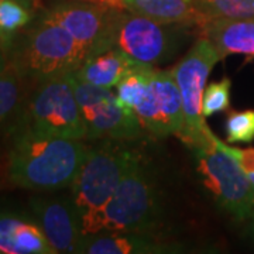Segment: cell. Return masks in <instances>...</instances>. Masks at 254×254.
<instances>
[{"mask_svg": "<svg viewBox=\"0 0 254 254\" xmlns=\"http://www.w3.org/2000/svg\"><path fill=\"white\" fill-rule=\"evenodd\" d=\"M89 145L82 140L44 136L23 128L9 153V180L30 190L69 187L85 161Z\"/></svg>", "mask_w": 254, "mask_h": 254, "instance_id": "6da1fadb", "label": "cell"}, {"mask_svg": "<svg viewBox=\"0 0 254 254\" xmlns=\"http://www.w3.org/2000/svg\"><path fill=\"white\" fill-rule=\"evenodd\" d=\"M157 199L153 182L141 160L134 155L128 171L108 203L93 216L82 222L83 233L144 232L154 233Z\"/></svg>", "mask_w": 254, "mask_h": 254, "instance_id": "7a4b0ae2", "label": "cell"}, {"mask_svg": "<svg viewBox=\"0 0 254 254\" xmlns=\"http://www.w3.org/2000/svg\"><path fill=\"white\" fill-rule=\"evenodd\" d=\"M89 50L66 30L43 17L28 31L17 64L23 76L38 83L76 72Z\"/></svg>", "mask_w": 254, "mask_h": 254, "instance_id": "3957f363", "label": "cell"}, {"mask_svg": "<svg viewBox=\"0 0 254 254\" xmlns=\"http://www.w3.org/2000/svg\"><path fill=\"white\" fill-rule=\"evenodd\" d=\"M222 60L208 38H199L180 63L171 69L181 93L184 125L177 136L182 143L198 148L213 138L202 115V96L212 68Z\"/></svg>", "mask_w": 254, "mask_h": 254, "instance_id": "277c9868", "label": "cell"}, {"mask_svg": "<svg viewBox=\"0 0 254 254\" xmlns=\"http://www.w3.org/2000/svg\"><path fill=\"white\" fill-rule=\"evenodd\" d=\"M134 155L133 151L115 147L109 141L99 147H89L85 161L71 184V199L81 216V223L108 203L128 171Z\"/></svg>", "mask_w": 254, "mask_h": 254, "instance_id": "5b68a950", "label": "cell"}, {"mask_svg": "<svg viewBox=\"0 0 254 254\" xmlns=\"http://www.w3.org/2000/svg\"><path fill=\"white\" fill-rule=\"evenodd\" d=\"M198 173L205 188L222 208L237 220L252 218L254 212V184L242 170L236 158L225 150L222 140L213 138L195 148Z\"/></svg>", "mask_w": 254, "mask_h": 254, "instance_id": "8992f818", "label": "cell"}, {"mask_svg": "<svg viewBox=\"0 0 254 254\" xmlns=\"http://www.w3.org/2000/svg\"><path fill=\"white\" fill-rule=\"evenodd\" d=\"M109 48H119L137 63L155 66L177 48V31L143 14L113 10L108 34L98 53Z\"/></svg>", "mask_w": 254, "mask_h": 254, "instance_id": "52a82bcc", "label": "cell"}, {"mask_svg": "<svg viewBox=\"0 0 254 254\" xmlns=\"http://www.w3.org/2000/svg\"><path fill=\"white\" fill-rule=\"evenodd\" d=\"M27 113L28 123L24 128L34 133L72 140L88 137L71 73L40 83L30 100Z\"/></svg>", "mask_w": 254, "mask_h": 254, "instance_id": "ba28073f", "label": "cell"}, {"mask_svg": "<svg viewBox=\"0 0 254 254\" xmlns=\"http://www.w3.org/2000/svg\"><path fill=\"white\" fill-rule=\"evenodd\" d=\"M89 140H133L143 134L137 116L119 102L108 88L79 81L71 73Z\"/></svg>", "mask_w": 254, "mask_h": 254, "instance_id": "9c48e42d", "label": "cell"}, {"mask_svg": "<svg viewBox=\"0 0 254 254\" xmlns=\"http://www.w3.org/2000/svg\"><path fill=\"white\" fill-rule=\"evenodd\" d=\"M133 113L141 127L153 136L180 133L184 125L182 99L171 71L151 68L144 95Z\"/></svg>", "mask_w": 254, "mask_h": 254, "instance_id": "30bf717a", "label": "cell"}, {"mask_svg": "<svg viewBox=\"0 0 254 254\" xmlns=\"http://www.w3.org/2000/svg\"><path fill=\"white\" fill-rule=\"evenodd\" d=\"M31 209L55 253H81L86 235L72 199L34 198Z\"/></svg>", "mask_w": 254, "mask_h": 254, "instance_id": "8fae6325", "label": "cell"}, {"mask_svg": "<svg viewBox=\"0 0 254 254\" xmlns=\"http://www.w3.org/2000/svg\"><path fill=\"white\" fill-rule=\"evenodd\" d=\"M112 11L113 10L89 1L60 3L48 10L44 17L65 28L76 41L86 47L89 55H92L99 51L106 38Z\"/></svg>", "mask_w": 254, "mask_h": 254, "instance_id": "7c38bea8", "label": "cell"}, {"mask_svg": "<svg viewBox=\"0 0 254 254\" xmlns=\"http://www.w3.org/2000/svg\"><path fill=\"white\" fill-rule=\"evenodd\" d=\"M54 253L37 220L0 210V254Z\"/></svg>", "mask_w": 254, "mask_h": 254, "instance_id": "4fadbf2b", "label": "cell"}, {"mask_svg": "<svg viewBox=\"0 0 254 254\" xmlns=\"http://www.w3.org/2000/svg\"><path fill=\"white\" fill-rule=\"evenodd\" d=\"M174 252L154 233L144 232H102L88 235L81 253L86 254H154Z\"/></svg>", "mask_w": 254, "mask_h": 254, "instance_id": "5bb4252c", "label": "cell"}, {"mask_svg": "<svg viewBox=\"0 0 254 254\" xmlns=\"http://www.w3.org/2000/svg\"><path fill=\"white\" fill-rule=\"evenodd\" d=\"M199 31L222 58L240 54L254 60V18H213Z\"/></svg>", "mask_w": 254, "mask_h": 254, "instance_id": "9a60e30c", "label": "cell"}, {"mask_svg": "<svg viewBox=\"0 0 254 254\" xmlns=\"http://www.w3.org/2000/svg\"><path fill=\"white\" fill-rule=\"evenodd\" d=\"M137 64V61L130 58L122 50L109 48L98 54L89 55L83 61L81 68L73 72V76L95 86L112 89L118 86L119 82Z\"/></svg>", "mask_w": 254, "mask_h": 254, "instance_id": "2e32d148", "label": "cell"}, {"mask_svg": "<svg viewBox=\"0 0 254 254\" xmlns=\"http://www.w3.org/2000/svg\"><path fill=\"white\" fill-rule=\"evenodd\" d=\"M123 9L168 26L203 27L208 21L190 0H122Z\"/></svg>", "mask_w": 254, "mask_h": 254, "instance_id": "e0dca14e", "label": "cell"}, {"mask_svg": "<svg viewBox=\"0 0 254 254\" xmlns=\"http://www.w3.org/2000/svg\"><path fill=\"white\" fill-rule=\"evenodd\" d=\"M31 20L27 4L20 0H0V48L9 50L14 37Z\"/></svg>", "mask_w": 254, "mask_h": 254, "instance_id": "ac0fdd59", "label": "cell"}, {"mask_svg": "<svg viewBox=\"0 0 254 254\" xmlns=\"http://www.w3.org/2000/svg\"><path fill=\"white\" fill-rule=\"evenodd\" d=\"M206 21L213 18H254V0H190Z\"/></svg>", "mask_w": 254, "mask_h": 254, "instance_id": "d6986e66", "label": "cell"}, {"mask_svg": "<svg viewBox=\"0 0 254 254\" xmlns=\"http://www.w3.org/2000/svg\"><path fill=\"white\" fill-rule=\"evenodd\" d=\"M21 78L17 64H6L0 72V126L17 110L21 99Z\"/></svg>", "mask_w": 254, "mask_h": 254, "instance_id": "ffe728a7", "label": "cell"}, {"mask_svg": "<svg viewBox=\"0 0 254 254\" xmlns=\"http://www.w3.org/2000/svg\"><path fill=\"white\" fill-rule=\"evenodd\" d=\"M230 88L232 82L229 78L212 82L203 91L202 96V115L203 118L213 116L215 113L226 112L230 108Z\"/></svg>", "mask_w": 254, "mask_h": 254, "instance_id": "44dd1931", "label": "cell"}, {"mask_svg": "<svg viewBox=\"0 0 254 254\" xmlns=\"http://www.w3.org/2000/svg\"><path fill=\"white\" fill-rule=\"evenodd\" d=\"M229 143H250L254 140V110H233L226 119Z\"/></svg>", "mask_w": 254, "mask_h": 254, "instance_id": "7402d4cb", "label": "cell"}, {"mask_svg": "<svg viewBox=\"0 0 254 254\" xmlns=\"http://www.w3.org/2000/svg\"><path fill=\"white\" fill-rule=\"evenodd\" d=\"M225 150L236 158L239 165L245 171L247 178L254 184V148H237V147H229L222 141Z\"/></svg>", "mask_w": 254, "mask_h": 254, "instance_id": "603a6c76", "label": "cell"}, {"mask_svg": "<svg viewBox=\"0 0 254 254\" xmlns=\"http://www.w3.org/2000/svg\"><path fill=\"white\" fill-rule=\"evenodd\" d=\"M4 66H6V60H4V57H3L1 51H0V72L4 69Z\"/></svg>", "mask_w": 254, "mask_h": 254, "instance_id": "cb8c5ba5", "label": "cell"}, {"mask_svg": "<svg viewBox=\"0 0 254 254\" xmlns=\"http://www.w3.org/2000/svg\"><path fill=\"white\" fill-rule=\"evenodd\" d=\"M81 1H89V3H95V4H99L100 0H81Z\"/></svg>", "mask_w": 254, "mask_h": 254, "instance_id": "d4e9b609", "label": "cell"}, {"mask_svg": "<svg viewBox=\"0 0 254 254\" xmlns=\"http://www.w3.org/2000/svg\"><path fill=\"white\" fill-rule=\"evenodd\" d=\"M20 1H23V3H24V4H27L28 7H30V6H31V4H33V3H31V1H30V0H20Z\"/></svg>", "mask_w": 254, "mask_h": 254, "instance_id": "484cf974", "label": "cell"}, {"mask_svg": "<svg viewBox=\"0 0 254 254\" xmlns=\"http://www.w3.org/2000/svg\"><path fill=\"white\" fill-rule=\"evenodd\" d=\"M252 220H253V233H254V212H253V215H252Z\"/></svg>", "mask_w": 254, "mask_h": 254, "instance_id": "4316f807", "label": "cell"}, {"mask_svg": "<svg viewBox=\"0 0 254 254\" xmlns=\"http://www.w3.org/2000/svg\"><path fill=\"white\" fill-rule=\"evenodd\" d=\"M30 1H31V3H34V1H36V0H30Z\"/></svg>", "mask_w": 254, "mask_h": 254, "instance_id": "83f0119b", "label": "cell"}]
</instances>
